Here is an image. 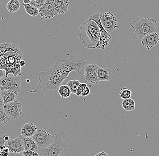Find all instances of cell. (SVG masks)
<instances>
[{
	"label": "cell",
	"mask_w": 159,
	"mask_h": 156,
	"mask_svg": "<svg viewBox=\"0 0 159 156\" xmlns=\"http://www.w3.org/2000/svg\"><path fill=\"white\" fill-rule=\"evenodd\" d=\"M6 75V72L2 69H0V79Z\"/></svg>",
	"instance_id": "36"
},
{
	"label": "cell",
	"mask_w": 159,
	"mask_h": 156,
	"mask_svg": "<svg viewBox=\"0 0 159 156\" xmlns=\"http://www.w3.org/2000/svg\"><path fill=\"white\" fill-rule=\"evenodd\" d=\"M23 58L15 51H10L4 54L0 59V69L4 70L6 76L12 74L13 76L21 75V69L20 65L21 60Z\"/></svg>",
	"instance_id": "6"
},
{
	"label": "cell",
	"mask_w": 159,
	"mask_h": 156,
	"mask_svg": "<svg viewBox=\"0 0 159 156\" xmlns=\"http://www.w3.org/2000/svg\"><path fill=\"white\" fill-rule=\"evenodd\" d=\"M157 21L152 18L146 17L145 18L138 17L135 19L130 25L134 30V35L140 39L153 33L157 32Z\"/></svg>",
	"instance_id": "5"
},
{
	"label": "cell",
	"mask_w": 159,
	"mask_h": 156,
	"mask_svg": "<svg viewBox=\"0 0 159 156\" xmlns=\"http://www.w3.org/2000/svg\"><path fill=\"white\" fill-rule=\"evenodd\" d=\"M39 14L42 19H51L57 16L52 0H46L44 5L39 9Z\"/></svg>",
	"instance_id": "13"
},
{
	"label": "cell",
	"mask_w": 159,
	"mask_h": 156,
	"mask_svg": "<svg viewBox=\"0 0 159 156\" xmlns=\"http://www.w3.org/2000/svg\"><path fill=\"white\" fill-rule=\"evenodd\" d=\"M38 149H44L50 146L54 140L55 135H51L43 130H37L32 137Z\"/></svg>",
	"instance_id": "8"
},
{
	"label": "cell",
	"mask_w": 159,
	"mask_h": 156,
	"mask_svg": "<svg viewBox=\"0 0 159 156\" xmlns=\"http://www.w3.org/2000/svg\"><path fill=\"white\" fill-rule=\"evenodd\" d=\"M122 106L126 111H133L135 109V101L131 98L124 99L122 101Z\"/></svg>",
	"instance_id": "23"
},
{
	"label": "cell",
	"mask_w": 159,
	"mask_h": 156,
	"mask_svg": "<svg viewBox=\"0 0 159 156\" xmlns=\"http://www.w3.org/2000/svg\"><path fill=\"white\" fill-rule=\"evenodd\" d=\"M132 91L127 88H121V91L119 93V97L123 100L131 98L132 96Z\"/></svg>",
	"instance_id": "28"
},
{
	"label": "cell",
	"mask_w": 159,
	"mask_h": 156,
	"mask_svg": "<svg viewBox=\"0 0 159 156\" xmlns=\"http://www.w3.org/2000/svg\"><path fill=\"white\" fill-rule=\"evenodd\" d=\"M10 51H15L19 54L22 58H23V56L21 51L19 47L14 43L3 42L0 43V59L2 56L7 52Z\"/></svg>",
	"instance_id": "16"
},
{
	"label": "cell",
	"mask_w": 159,
	"mask_h": 156,
	"mask_svg": "<svg viewBox=\"0 0 159 156\" xmlns=\"http://www.w3.org/2000/svg\"><path fill=\"white\" fill-rule=\"evenodd\" d=\"M94 156H108V154L104 152H99L97 153Z\"/></svg>",
	"instance_id": "35"
},
{
	"label": "cell",
	"mask_w": 159,
	"mask_h": 156,
	"mask_svg": "<svg viewBox=\"0 0 159 156\" xmlns=\"http://www.w3.org/2000/svg\"><path fill=\"white\" fill-rule=\"evenodd\" d=\"M85 63L86 61L83 57L72 56L67 60L57 59L53 67L58 69L66 79L71 71H75L80 74V69L85 67Z\"/></svg>",
	"instance_id": "4"
},
{
	"label": "cell",
	"mask_w": 159,
	"mask_h": 156,
	"mask_svg": "<svg viewBox=\"0 0 159 156\" xmlns=\"http://www.w3.org/2000/svg\"><path fill=\"white\" fill-rule=\"evenodd\" d=\"M10 153L9 149L7 147H6L4 150L1 154V156H8Z\"/></svg>",
	"instance_id": "34"
},
{
	"label": "cell",
	"mask_w": 159,
	"mask_h": 156,
	"mask_svg": "<svg viewBox=\"0 0 159 156\" xmlns=\"http://www.w3.org/2000/svg\"><path fill=\"white\" fill-rule=\"evenodd\" d=\"M4 105V103L2 95L0 94V107H3Z\"/></svg>",
	"instance_id": "37"
},
{
	"label": "cell",
	"mask_w": 159,
	"mask_h": 156,
	"mask_svg": "<svg viewBox=\"0 0 159 156\" xmlns=\"http://www.w3.org/2000/svg\"><path fill=\"white\" fill-rule=\"evenodd\" d=\"M46 0H31L29 4L39 9L44 5Z\"/></svg>",
	"instance_id": "29"
},
{
	"label": "cell",
	"mask_w": 159,
	"mask_h": 156,
	"mask_svg": "<svg viewBox=\"0 0 159 156\" xmlns=\"http://www.w3.org/2000/svg\"><path fill=\"white\" fill-rule=\"evenodd\" d=\"M4 136L5 135H2L0 136V156H1L2 152L6 148L5 144L7 141L5 140Z\"/></svg>",
	"instance_id": "30"
},
{
	"label": "cell",
	"mask_w": 159,
	"mask_h": 156,
	"mask_svg": "<svg viewBox=\"0 0 159 156\" xmlns=\"http://www.w3.org/2000/svg\"><path fill=\"white\" fill-rule=\"evenodd\" d=\"M86 86H87V84H86V83H80V84L79 86H78V88H77V91H76V93L75 94L78 97H80V94L83 92V90H84V88H85Z\"/></svg>",
	"instance_id": "32"
},
{
	"label": "cell",
	"mask_w": 159,
	"mask_h": 156,
	"mask_svg": "<svg viewBox=\"0 0 159 156\" xmlns=\"http://www.w3.org/2000/svg\"><path fill=\"white\" fill-rule=\"evenodd\" d=\"M3 108L11 120L18 119L22 114L21 104L17 100L5 104Z\"/></svg>",
	"instance_id": "11"
},
{
	"label": "cell",
	"mask_w": 159,
	"mask_h": 156,
	"mask_svg": "<svg viewBox=\"0 0 159 156\" xmlns=\"http://www.w3.org/2000/svg\"><path fill=\"white\" fill-rule=\"evenodd\" d=\"M31 0H23L24 4H29Z\"/></svg>",
	"instance_id": "40"
},
{
	"label": "cell",
	"mask_w": 159,
	"mask_h": 156,
	"mask_svg": "<svg viewBox=\"0 0 159 156\" xmlns=\"http://www.w3.org/2000/svg\"><path fill=\"white\" fill-rule=\"evenodd\" d=\"M100 20L104 29L109 33L114 32L118 27L116 15L112 12H107L100 14Z\"/></svg>",
	"instance_id": "10"
},
{
	"label": "cell",
	"mask_w": 159,
	"mask_h": 156,
	"mask_svg": "<svg viewBox=\"0 0 159 156\" xmlns=\"http://www.w3.org/2000/svg\"><path fill=\"white\" fill-rule=\"evenodd\" d=\"M11 121L5 112L3 107H0V127Z\"/></svg>",
	"instance_id": "26"
},
{
	"label": "cell",
	"mask_w": 159,
	"mask_h": 156,
	"mask_svg": "<svg viewBox=\"0 0 159 156\" xmlns=\"http://www.w3.org/2000/svg\"><path fill=\"white\" fill-rule=\"evenodd\" d=\"M1 95L3 99L4 104L16 100L17 93L10 90H2Z\"/></svg>",
	"instance_id": "21"
},
{
	"label": "cell",
	"mask_w": 159,
	"mask_h": 156,
	"mask_svg": "<svg viewBox=\"0 0 159 156\" xmlns=\"http://www.w3.org/2000/svg\"><path fill=\"white\" fill-rule=\"evenodd\" d=\"M78 37L84 47L99 49L100 30L94 20H88L80 25L78 29Z\"/></svg>",
	"instance_id": "1"
},
{
	"label": "cell",
	"mask_w": 159,
	"mask_h": 156,
	"mask_svg": "<svg viewBox=\"0 0 159 156\" xmlns=\"http://www.w3.org/2000/svg\"><path fill=\"white\" fill-rule=\"evenodd\" d=\"M38 84L37 87L43 91L48 92L58 89L65 79H66L58 69L55 67L45 69L37 73Z\"/></svg>",
	"instance_id": "2"
},
{
	"label": "cell",
	"mask_w": 159,
	"mask_h": 156,
	"mask_svg": "<svg viewBox=\"0 0 159 156\" xmlns=\"http://www.w3.org/2000/svg\"><path fill=\"white\" fill-rule=\"evenodd\" d=\"M159 41V34L157 32L150 33L141 39L142 44L148 50L156 46Z\"/></svg>",
	"instance_id": "15"
},
{
	"label": "cell",
	"mask_w": 159,
	"mask_h": 156,
	"mask_svg": "<svg viewBox=\"0 0 159 156\" xmlns=\"http://www.w3.org/2000/svg\"><path fill=\"white\" fill-rule=\"evenodd\" d=\"M25 11L28 14L33 17H36L39 14V9L30 4H23Z\"/></svg>",
	"instance_id": "25"
},
{
	"label": "cell",
	"mask_w": 159,
	"mask_h": 156,
	"mask_svg": "<svg viewBox=\"0 0 159 156\" xmlns=\"http://www.w3.org/2000/svg\"><path fill=\"white\" fill-rule=\"evenodd\" d=\"M23 155L22 154H14V153H12L10 152L8 156H22Z\"/></svg>",
	"instance_id": "38"
},
{
	"label": "cell",
	"mask_w": 159,
	"mask_h": 156,
	"mask_svg": "<svg viewBox=\"0 0 159 156\" xmlns=\"http://www.w3.org/2000/svg\"><path fill=\"white\" fill-rule=\"evenodd\" d=\"M58 92L60 96L63 98H68L71 94V90L67 85H61L58 88Z\"/></svg>",
	"instance_id": "24"
},
{
	"label": "cell",
	"mask_w": 159,
	"mask_h": 156,
	"mask_svg": "<svg viewBox=\"0 0 159 156\" xmlns=\"http://www.w3.org/2000/svg\"><path fill=\"white\" fill-rule=\"evenodd\" d=\"M97 74L99 81H109L113 77V74L111 70L105 67H99Z\"/></svg>",
	"instance_id": "20"
},
{
	"label": "cell",
	"mask_w": 159,
	"mask_h": 156,
	"mask_svg": "<svg viewBox=\"0 0 159 156\" xmlns=\"http://www.w3.org/2000/svg\"><path fill=\"white\" fill-rule=\"evenodd\" d=\"M20 65L21 67H24V66H25V62L23 60H21L20 61Z\"/></svg>",
	"instance_id": "39"
},
{
	"label": "cell",
	"mask_w": 159,
	"mask_h": 156,
	"mask_svg": "<svg viewBox=\"0 0 159 156\" xmlns=\"http://www.w3.org/2000/svg\"><path fill=\"white\" fill-rule=\"evenodd\" d=\"M54 135V140L50 146L38 149L39 156H60L70 150V140L63 130L59 129Z\"/></svg>",
	"instance_id": "3"
},
{
	"label": "cell",
	"mask_w": 159,
	"mask_h": 156,
	"mask_svg": "<svg viewBox=\"0 0 159 156\" xmlns=\"http://www.w3.org/2000/svg\"><path fill=\"white\" fill-rule=\"evenodd\" d=\"M4 139L5 140H6L7 142L8 141H9L11 140L10 137L9 136H6V135H5Z\"/></svg>",
	"instance_id": "41"
},
{
	"label": "cell",
	"mask_w": 159,
	"mask_h": 156,
	"mask_svg": "<svg viewBox=\"0 0 159 156\" xmlns=\"http://www.w3.org/2000/svg\"><path fill=\"white\" fill-rule=\"evenodd\" d=\"M80 83L79 80H71L68 81L66 85L69 87L70 89L71 90V93L76 94L77 88Z\"/></svg>",
	"instance_id": "27"
},
{
	"label": "cell",
	"mask_w": 159,
	"mask_h": 156,
	"mask_svg": "<svg viewBox=\"0 0 159 156\" xmlns=\"http://www.w3.org/2000/svg\"><path fill=\"white\" fill-rule=\"evenodd\" d=\"M99 66L95 64H91L85 66L84 71V78L86 82L94 84L99 83L98 69Z\"/></svg>",
	"instance_id": "12"
},
{
	"label": "cell",
	"mask_w": 159,
	"mask_h": 156,
	"mask_svg": "<svg viewBox=\"0 0 159 156\" xmlns=\"http://www.w3.org/2000/svg\"><path fill=\"white\" fill-rule=\"evenodd\" d=\"M20 3L18 0H10L7 3V8L8 11L11 13H15L19 10Z\"/></svg>",
	"instance_id": "22"
},
{
	"label": "cell",
	"mask_w": 159,
	"mask_h": 156,
	"mask_svg": "<svg viewBox=\"0 0 159 156\" xmlns=\"http://www.w3.org/2000/svg\"><path fill=\"white\" fill-rule=\"evenodd\" d=\"M37 130V127L33 123H27L21 127L20 135L25 137H32Z\"/></svg>",
	"instance_id": "18"
},
{
	"label": "cell",
	"mask_w": 159,
	"mask_h": 156,
	"mask_svg": "<svg viewBox=\"0 0 159 156\" xmlns=\"http://www.w3.org/2000/svg\"><path fill=\"white\" fill-rule=\"evenodd\" d=\"M99 13H95L89 16L88 20H92L96 22L100 30V39L99 42V49L104 50L109 46V42L112 36L103 27L100 20Z\"/></svg>",
	"instance_id": "7"
},
{
	"label": "cell",
	"mask_w": 159,
	"mask_h": 156,
	"mask_svg": "<svg viewBox=\"0 0 159 156\" xmlns=\"http://www.w3.org/2000/svg\"><path fill=\"white\" fill-rule=\"evenodd\" d=\"M19 136L22 140L25 151L33 150L39 152L38 148L36 143L32 137H25L22 136L20 134H19Z\"/></svg>",
	"instance_id": "19"
},
{
	"label": "cell",
	"mask_w": 159,
	"mask_h": 156,
	"mask_svg": "<svg viewBox=\"0 0 159 156\" xmlns=\"http://www.w3.org/2000/svg\"><path fill=\"white\" fill-rule=\"evenodd\" d=\"M7 145L11 153L14 154H22L25 151L24 146L21 138L19 137L16 139L7 141Z\"/></svg>",
	"instance_id": "14"
},
{
	"label": "cell",
	"mask_w": 159,
	"mask_h": 156,
	"mask_svg": "<svg viewBox=\"0 0 159 156\" xmlns=\"http://www.w3.org/2000/svg\"><path fill=\"white\" fill-rule=\"evenodd\" d=\"M3 90H10L18 93L21 91V82L19 76H4L0 79Z\"/></svg>",
	"instance_id": "9"
},
{
	"label": "cell",
	"mask_w": 159,
	"mask_h": 156,
	"mask_svg": "<svg viewBox=\"0 0 159 156\" xmlns=\"http://www.w3.org/2000/svg\"><path fill=\"white\" fill-rule=\"evenodd\" d=\"M24 156H39V152L35 151H24L22 153Z\"/></svg>",
	"instance_id": "31"
},
{
	"label": "cell",
	"mask_w": 159,
	"mask_h": 156,
	"mask_svg": "<svg viewBox=\"0 0 159 156\" xmlns=\"http://www.w3.org/2000/svg\"><path fill=\"white\" fill-rule=\"evenodd\" d=\"M57 15L63 14L68 11L69 0H52Z\"/></svg>",
	"instance_id": "17"
},
{
	"label": "cell",
	"mask_w": 159,
	"mask_h": 156,
	"mask_svg": "<svg viewBox=\"0 0 159 156\" xmlns=\"http://www.w3.org/2000/svg\"><path fill=\"white\" fill-rule=\"evenodd\" d=\"M22 156H24L23 155Z\"/></svg>",
	"instance_id": "43"
},
{
	"label": "cell",
	"mask_w": 159,
	"mask_h": 156,
	"mask_svg": "<svg viewBox=\"0 0 159 156\" xmlns=\"http://www.w3.org/2000/svg\"><path fill=\"white\" fill-rule=\"evenodd\" d=\"M2 85L0 84V94H1V92H2Z\"/></svg>",
	"instance_id": "42"
},
{
	"label": "cell",
	"mask_w": 159,
	"mask_h": 156,
	"mask_svg": "<svg viewBox=\"0 0 159 156\" xmlns=\"http://www.w3.org/2000/svg\"><path fill=\"white\" fill-rule=\"evenodd\" d=\"M90 93V89L89 87L86 86L85 88H84V90H83V92L80 94V96H82V97H85L87 96V95H89Z\"/></svg>",
	"instance_id": "33"
}]
</instances>
